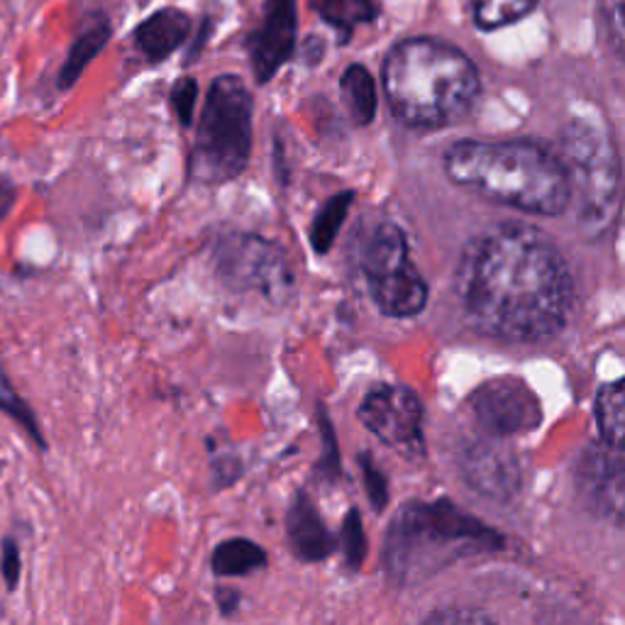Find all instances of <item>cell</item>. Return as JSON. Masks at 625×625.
<instances>
[{
    "mask_svg": "<svg viewBox=\"0 0 625 625\" xmlns=\"http://www.w3.org/2000/svg\"><path fill=\"white\" fill-rule=\"evenodd\" d=\"M455 291L467 321L504 342H547L567 327L574 279L541 230L504 223L464 248Z\"/></svg>",
    "mask_w": 625,
    "mask_h": 625,
    "instance_id": "6da1fadb",
    "label": "cell"
},
{
    "mask_svg": "<svg viewBox=\"0 0 625 625\" xmlns=\"http://www.w3.org/2000/svg\"><path fill=\"white\" fill-rule=\"evenodd\" d=\"M386 101L409 128L455 125L480 95L474 61L435 37H411L391 49L382 69Z\"/></svg>",
    "mask_w": 625,
    "mask_h": 625,
    "instance_id": "7a4b0ae2",
    "label": "cell"
},
{
    "mask_svg": "<svg viewBox=\"0 0 625 625\" xmlns=\"http://www.w3.org/2000/svg\"><path fill=\"white\" fill-rule=\"evenodd\" d=\"M452 183L525 213L557 218L569 205L567 171L555 154L528 140H464L445 154Z\"/></svg>",
    "mask_w": 625,
    "mask_h": 625,
    "instance_id": "3957f363",
    "label": "cell"
},
{
    "mask_svg": "<svg viewBox=\"0 0 625 625\" xmlns=\"http://www.w3.org/2000/svg\"><path fill=\"white\" fill-rule=\"evenodd\" d=\"M504 535L447 498L411 501L391 521L384 543L386 577L415 586L462 560L504 550Z\"/></svg>",
    "mask_w": 625,
    "mask_h": 625,
    "instance_id": "277c9868",
    "label": "cell"
},
{
    "mask_svg": "<svg viewBox=\"0 0 625 625\" xmlns=\"http://www.w3.org/2000/svg\"><path fill=\"white\" fill-rule=\"evenodd\" d=\"M562 152L582 235H608L621 213V159L608 128L589 115L572 118L562 132Z\"/></svg>",
    "mask_w": 625,
    "mask_h": 625,
    "instance_id": "5b68a950",
    "label": "cell"
},
{
    "mask_svg": "<svg viewBox=\"0 0 625 625\" xmlns=\"http://www.w3.org/2000/svg\"><path fill=\"white\" fill-rule=\"evenodd\" d=\"M252 93L240 77L213 79L195 130L191 174L201 183L238 179L252 154Z\"/></svg>",
    "mask_w": 625,
    "mask_h": 625,
    "instance_id": "8992f818",
    "label": "cell"
},
{
    "mask_svg": "<svg viewBox=\"0 0 625 625\" xmlns=\"http://www.w3.org/2000/svg\"><path fill=\"white\" fill-rule=\"evenodd\" d=\"M215 276L235 293H254L269 303H286L293 291L289 256L274 242L252 232H223L208 250Z\"/></svg>",
    "mask_w": 625,
    "mask_h": 625,
    "instance_id": "52a82bcc",
    "label": "cell"
},
{
    "mask_svg": "<svg viewBox=\"0 0 625 625\" xmlns=\"http://www.w3.org/2000/svg\"><path fill=\"white\" fill-rule=\"evenodd\" d=\"M474 425L488 437L531 433L543 423V406L535 391L516 376H498L472 391L467 401Z\"/></svg>",
    "mask_w": 625,
    "mask_h": 625,
    "instance_id": "ba28073f",
    "label": "cell"
},
{
    "mask_svg": "<svg viewBox=\"0 0 625 625\" xmlns=\"http://www.w3.org/2000/svg\"><path fill=\"white\" fill-rule=\"evenodd\" d=\"M366 431L406 457H423V403L406 386H376L360 403Z\"/></svg>",
    "mask_w": 625,
    "mask_h": 625,
    "instance_id": "9c48e42d",
    "label": "cell"
},
{
    "mask_svg": "<svg viewBox=\"0 0 625 625\" xmlns=\"http://www.w3.org/2000/svg\"><path fill=\"white\" fill-rule=\"evenodd\" d=\"M574 486H577V496L586 511L621 528L625 488L621 447H611L606 443L586 445L574 464Z\"/></svg>",
    "mask_w": 625,
    "mask_h": 625,
    "instance_id": "30bf717a",
    "label": "cell"
},
{
    "mask_svg": "<svg viewBox=\"0 0 625 625\" xmlns=\"http://www.w3.org/2000/svg\"><path fill=\"white\" fill-rule=\"evenodd\" d=\"M462 480L470 484L474 494L506 504L521 494L523 467L516 452L504 445L501 437L476 440L464 447L460 457Z\"/></svg>",
    "mask_w": 625,
    "mask_h": 625,
    "instance_id": "8fae6325",
    "label": "cell"
},
{
    "mask_svg": "<svg viewBox=\"0 0 625 625\" xmlns=\"http://www.w3.org/2000/svg\"><path fill=\"white\" fill-rule=\"evenodd\" d=\"M296 0H266L260 28L248 37V54L256 83H269L296 52Z\"/></svg>",
    "mask_w": 625,
    "mask_h": 625,
    "instance_id": "7c38bea8",
    "label": "cell"
},
{
    "mask_svg": "<svg viewBox=\"0 0 625 625\" xmlns=\"http://www.w3.org/2000/svg\"><path fill=\"white\" fill-rule=\"evenodd\" d=\"M366 281H370L376 309L389 317L419 315L427 305V296H431L425 279L411 260L399 266H391L382 274L366 276Z\"/></svg>",
    "mask_w": 625,
    "mask_h": 625,
    "instance_id": "4fadbf2b",
    "label": "cell"
},
{
    "mask_svg": "<svg viewBox=\"0 0 625 625\" xmlns=\"http://www.w3.org/2000/svg\"><path fill=\"white\" fill-rule=\"evenodd\" d=\"M286 537L291 553L301 562H323L337 550L335 535L327 531L315 501L305 492H299L291 501L286 513Z\"/></svg>",
    "mask_w": 625,
    "mask_h": 625,
    "instance_id": "5bb4252c",
    "label": "cell"
},
{
    "mask_svg": "<svg viewBox=\"0 0 625 625\" xmlns=\"http://www.w3.org/2000/svg\"><path fill=\"white\" fill-rule=\"evenodd\" d=\"M191 28L193 20L187 12L177 8H164L138 24V30H134V44H138L147 61L159 64V61L174 54L177 49L189 40Z\"/></svg>",
    "mask_w": 625,
    "mask_h": 625,
    "instance_id": "9a60e30c",
    "label": "cell"
},
{
    "mask_svg": "<svg viewBox=\"0 0 625 625\" xmlns=\"http://www.w3.org/2000/svg\"><path fill=\"white\" fill-rule=\"evenodd\" d=\"M110 34H113V30H110V20L103 16V12H95V16L89 18V22L83 24L77 40H73L67 61L59 69V79H57L59 91H69L77 85V81L83 77L85 67L103 52Z\"/></svg>",
    "mask_w": 625,
    "mask_h": 625,
    "instance_id": "2e32d148",
    "label": "cell"
},
{
    "mask_svg": "<svg viewBox=\"0 0 625 625\" xmlns=\"http://www.w3.org/2000/svg\"><path fill=\"white\" fill-rule=\"evenodd\" d=\"M317 18L340 34V44L352 40L360 24H372L379 18V0H309Z\"/></svg>",
    "mask_w": 625,
    "mask_h": 625,
    "instance_id": "e0dca14e",
    "label": "cell"
},
{
    "mask_svg": "<svg viewBox=\"0 0 625 625\" xmlns=\"http://www.w3.org/2000/svg\"><path fill=\"white\" fill-rule=\"evenodd\" d=\"M340 95L352 125L366 128L376 118V85L364 64H350L340 79Z\"/></svg>",
    "mask_w": 625,
    "mask_h": 625,
    "instance_id": "ac0fdd59",
    "label": "cell"
},
{
    "mask_svg": "<svg viewBox=\"0 0 625 625\" xmlns=\"http://www.w3.org/2000/svg\"><path fill=\"white\" fill-rule=\"evenodd\" d=\"M264 565V550L252 541H244V537H232V541L220 543L211 557V567L218 577H244V574L262 569Z\"/></svg>",
    "mask_w": 625,
    "mask_h": 625,
    "instance_id": "d6986e66",
    "label": "cell"
},
{
    "mask_svg": "<svg viewBox=\"0 0 625 625\" xmlns=\"http://www.w3.org/2000/svg\"><path fill=\"white\" fill-rule=\"evenodd\" d=\"M352 203H354V191H340L335 195H330L325 205L317 211L311 225V248L317 254H327V250L333 248V242L342 223H345Z\"/></svg>",
    "mask_w": 625,
    "mask_h": 625,
    "instance_id": "ffe728a7",
    "label": "cell"
},
{
    "mask_svg": "<svg viewBox=\"0 0 625 625\" xmlns=\"http://www.w3.org/2000/svg\"><path fill=\"white\" fill-rule=\"evenodd\" d=\"M594 411H596V425H598V431H602V443L623 450V435H625L623 411H625V406H623L621 379L602 386V391H598V396H596Z\"/></svg>",
    "mask_w": 625,
    "mask_h": 625,
    "instance_id": "44dd1931",
    "label": "cell"
},
{
    "mask_svg": "<svg viewBox=\"0 0 625 625\" xmlns=\"http://www.w3.org/2000/svg\"><path fill=\"white\" fill-rule=\"evenodd\" d=\"M537 8V0H472L474 22L484 32H494L506 24L521 22Z\"/></svg>",
    "mask_w": 625,
    "mask_h": 625,
    "instance_id": "7402d4cb",
    "label": "cell"
},
{
    "mask_svg": "<svg viewBox=\"0 0 625 625\" xmlns=\"http://www.w3.org/2000/svg\"><path fill=\"white\" fill-rule=\"evenodd\" d=\"M0 413H6L8 419L16 421L22 431L28 433L32 443L40 447V452L49 450V443H47L40 423H37V415H34L32 406L18 394V389L12 386V382L3 370H0Z\"/></svg>",
    "mask_w": 625,
    "mask_h": 625,
    "instance_id": "603a6c76",
    "label": "cell"
},
{
    "mask_svg": "<svg viewBox=\"0 0 625 625\" xmlns=\"http://www.w3.org/2000/svg\"><path fill=\"white\" fill-rule=\"evenodd\" d=\"M340 545H342V553H345L347 567L360 569L364 555H366V535H364V523H362L357 508H350L345 521H342Z\"/></svg>",
    "mask_w": 625,
    "mask_h": 625,
    "instance_id": "cb8c5ba5",
    "label": "cell"
},
{
    "mask_svg": "<svg viewBox=\"0 0 625 625\" xmlns=\"http://www.w3.org/2000/svg\"><path fill=\"white\" fill-rule=\"evenodd\" d=\"M360 467H362L366 498H370L374 511H384L389 506V482L384 472L379 470V464L374 462L370 452H362L360 455Z\"/></svg>",
    "mask_w": 625,
    "mask_h": 625,
    "instance_id": "d4e9b609",
    "label": "cell"
},
{
    "mask_svg": "<svg viewBox=\"0 0 625 625\" xmlns=\"http://www.w3.org/2000/svg\"><path fill=\"white\" fill-rule=\"evenodd\" d=\"M195 98H199V81H195L193 77H181L174 85H171V93H169L171 110H174L183 128H189L193 122Z\"/></svg>",
    "mask_w": 625,
    "mask_h": 625,
    "instance_id": "484cf974",
    "label": "cell"
},
{
    "mask_svg": "<svg viewBox=\"0 0 625 625\" xmlns=\"http://www.w3.org/2000/svg\"><path fill=\"white\" fill-rule=\"evenodd\" d=\"M317 421H321V435H323V455L321 462H317V472H321L327 482H333L340 476V450H337L335 427L327 421L323 406L321 413H317Z\"/></svg>",
    "mask_w": 625,
    "mask_h": 625,
    "instance_id": "4316f807",
    "label": "cell"
},
{
    "mask_svg": "<svg viewBox=\"0 0 625 625\" xmlns=\"http://www.w3.org/2000/svg\"><path fill=\"white\" fill-rule=\"evenodd\" d=\"M598 10H602V18L606 24V37L614 52L621 57L623 54V0H598Z\"/></svg>",
    "mask_w": 625,
    "mask_h": 625,
    "instance_id": "83f0119b",
    "label": "cell"
},
{
    "mask_svg": "<svg viewBox=\"0 0 625 625\" xmlns=\"http://www.w3.org/2000/svg\"><path fill=\"white\" fill-rule=\"evenodd\" d=\"M0 574H3L8 592H16L22 574V557L18 543L10 535H6L3 543H0Z\"/></svg>",
    "mask_w": 625,
    "mask_h": 625,
    "instance_id": "f1b7e54d",
    "label": "cell"
},
{
    "mask_svg": "<svg viewBox=\"0 0 625 625\" xmlns=\"http://www.w3.org/2000/svg\"><path fill=\"white\" fill-rule=\"evenodd\" d=\"M425 623H443V625H452V623H492L494 618L486 614V611L480 608H464V606H450V608H440L433 611L431 616L423 618Z\"/></svg>",
    "mask_w": 625,
    "mask_h": 625,
    "instance_id": "f546056e",
    "label": "cell"
},
{
    "mask_svg": "<svg viewBox=\"0 0 625 625\" xmlns=\"http://www.w3.org/2000/svg\"><path fill=\"white\" fill-rule=\"evenodd\" d=\"M18 203V189H16V181L10 177L0 174V223L12 213V208Z\"/></svg>",
    "mask_w": 625,
    "mask_h": 625,
    "instance_id": "4dcf8cb0",
    "label": "cell"
},
{
    "mask_svg": "<svg viewBox=\"0 0 625 625\" xmlns=\"http://www.w3.org/2000/svg\"><path fill=\"white\" fill-rule=\"evenodd\" d=\"M323 54H325V42H323V37H317V34L309 37V40H305L301 47V61L305 67H315L317 61L323 59Z\"/></svg>",
    "mask_w": 625,
    "mask_h": 625,
    "instance_id": "1f68e13d",
    "label": "cell"
},
{
    "mask_svg": "<svg viewBox=\"0 0 625 625\" xmlns=\"http://www.w3.org/2000/svg\"><path fill=\"white\" fill-rule=\"evenodd\" d=\"M215 604L220 606V611H223V616L235 614L238 604H240V594L235 589H225V586H220V589L215 592Z\"/></svg>",
    "mask_w": 625,
    "mask_h": 625,
    "instance_id": "d6a6232c",
    "label": "cell"
},
{
    "mask_svg": "<svg viewBox=\"0 0 625 625\" xmlns=\"http://www.w3.org/2000/svg\"><path fill=\"white\" fill-rule=\"evenodd\" d=\"M208 34H211V20H203V24H201V37H199V42H193V49H191V54H189V61H191L193 57H199L203 42L208 40Z\"/></svg>",
    "mask_w": 625,
    "mask_h": 625,
    "instance_id": "836d02e7",
    "label": "cell"
}]
</instances>
